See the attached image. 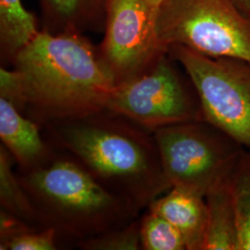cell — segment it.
I'll use <instances>...</instances> for the list:
<instances>
[{
    "instance_id": "cell-14",
    "label": "cell",
    "mask_w": 250,
    "mask_h": 250,
    "mask_svg": "<svg viewBox=\"0 0 250 250\" xmlns=\"http://www.w3.org/2000/svg\"><path fill=\"white\" fill-rule=\"evenodd\" d=\"M15 161L3 144L0 145V204L1 210L25 224L42 228L36 208L25 189L20 182L18 174L12 170Z\"/></svg>"
},
{
    "instance_id": "cell-13",
    "label": "cell",
    "mask_w": 250,
    "mask_h": 250,
    "mask_svg": "<svg viewBox=\"0 0 250 250\" xmlns=\"http://www.w3.org/2000/svg\"><path fill=\"white\" fill-rule=\"evenodd\" d=\"M38 32L36 17L23 8L21 0H0L2 59L13 62L16 55Z\"/></svg>"
},
{
    "instance_id": "cell-15",
    "label": "cell",
    "mask_w": 250,
    "mask_h": 250,
    "mask_svg": "<svg viewBox=\"0 0 250 250\" xmlns=\"http://www.w3.org/2000/svg\"><path fill=\"white\" fill-rule=\"evenodd\" d=\"M0 250H58V232L53 228H36L0 211Z\"/></svg>"
},
{
    "instance_id": "cell-10",
    "label": "cell",
    "mask_w": 250,
    "mask_h": 250,
    "mask_svg": "<svg viewBox=\"0 0 250 250\" xmlns=\"http://www.w3.org/2000/svg\"><path fill=\"white\" fill-rule=\"evenodd\" d=\"M146 209L172 224L184 237L188 250H204L207 230L205 197L171 188L155 199Z\"/></svg>"
},
{
    "instance_id": "cell-18",
    "label": "cell",
    "mask_w": 250,
    "mask_h": 250,
    "mask_svg": "<svg viewBox=\"0 0 250 250\" xmlns=\"http://www.w3.org/2000/svg\"><path fill=\"white\" fill-rule=\"evenodd\" d=\"M83 250H142L140 219L125 226L93 236L77 243Z\"/></svg>"
},
{
    "instance_id": "cell-6",
    "label": "cell",
    "mask_w": 250,
    "mask_h": 250,
    "mask_svg": "<svg viewBox=\"0 0 250 250\" xmlns=\"http://www.w3.org/2000/svg\"><path fill=\"white\" fill-rule=\"evenodd\" d=\"M197 92L204 121L250 152V62L213 58L184 45L169 47Z\"/></svg>"
},
{
    "instance_id": "cell-1",
    "label": "cell",
    "mask_w": 250,
    "mask_h": 250,
    "mask_svg": "<svg viewBox=\"0 0 250 250\" xmlns=\"http://www.w3.org/2000/svg\"><path fill=\"white\" fill-rule=\"evenodd\" d=\"M12 65L0 69V97L44 126L107 109L116 88L99 47L79 33L39 31Z\"/></svg>"
},
{
    "instance_id": "cell-9",
    "label": "cell",
    "mask_w": 250,
    "mask_h": 250,
    "mask_svg": "<svg viewBox=\"0 0 250 250\" xmlns=\"http://www.w3.org/2000/svg\"><path fill=\"white\" fill-rule=\"evenodd\" d=\"M0 138L1 144L20 165L21 171L42 167L55 157L36 122L26 118L13 103L1 97Z\"/></svg>"
},
{
    "instance_id": "cell-7",
    "label": "cell",
    "mask_w": 250,
    "mask_h": 250,
    "mask_svg": "<svg viewBox=\"0 0 250 250\" xmlns=\"http://www.w3.org/2000/svg\"><path fill=\"white\" fill-rule=\"evenodd\" d=\"M165 54L149 70L116 85L107 110L155 130L182 123L204 121L196 89Z\"/></svg>"
},
{
    "instance_id": "cell-11",
    "label": "cell",
    "mask_w": 250,
    "mask_h": 250,
    "mask_svg": "<svg viewBox=\"0 0 250 250\" xmlns=\"http://www.w3.org/2000/svg\"><path fill=\"white\" fill-rule=\"evenodd\" d=\"M45 31L79 33L105 25L106 0H41Z\"/></svg>"
},
{
    "instance_id": "cell-5",
    "label": "cell",
    "mask_w": 250,
    "mask_h": 250,
    "mask_svg": "<svg viewBox=\"0 0 250 250\" xmlns=\"http://www.w3.org/2000/svg\"><path fill=\"white\" fill-rule=\"evenodd\" d=\"M161 45L250 62V16L232 0H165L157 13Z\"/></svg>"
},
{
    "instance_id": "cell-4",
    "label": "cell",
    "mask_w": 250,
    "mask_h": 250,
    "mask_svg": "<svg viewBox=\"0 0 250 250\" xmlns=\"http://www.w3.org/2000/svg\"><path fill=\"white\" fill-rule=\"evenodd\" d=\"M153 134L171 188L202 197L231 178L247 150L206 121L168 125Z\"/></svg>"
},
{
    "instance_id": "cell-3",
    "label": "cell",
    "mask_w": 250,
    "mask_h": 250,
    "mask_svg": "<svg viewBox=\"0 0 250 250\" xmlns=\"http://www.w3.org/2000/svg\"><path fill=\"white\" fill-rule=\"evenodd\" d=\"M42 228L78 242L123 227L139 210L104 188L70 157L55 156L42 167L21 171Z\"/></svg>"
},
{
    "instance_id": "cell-8",
    "label": "cell",
    "mask_w": 250,
    "mask_h": 250,
    "mask_svg": "<svg viewBox=\"0 0 250 250\" xmlns=\"http://www.w3.org/2000/svg\"><path fill=\"white\" fill-rule=\"evenodd\" d=\"M99 51L116 85L142 74L168 51L146 0H106L105 36Z\"/></svg>"
},
{
    "instance_id": "cell-2",
    "label": "cell",
    "mask_w": 250,
    "mask_h": 250,
    "mask_svg": "<svg viewBox=\"0 0 250 250\" xmlns=\"http://www.w3.org/2000/svg\"><path fill=\"white\" fill-rule=\"evenodd\" d=\"M50 142L139 211L171 188L151 131L109 110L45 125Z\"/></svg>"
},
{
    "instance_id": "cell-17",
    "label": "cell",
    "mask_w": 250,
    "mask_h": 250,
    "mask_svg": "<svg viewBox=\"0 0 250 250\" xmlns=\"http://www.w3.org/2000/svg\"><path fill=\"white\" fill-rule=\"evenodd\" d=\"M142 250H188L184 237L166 219L151 211L140 218Z\"/></svg>"
},
{
    "instance_id": "cell-20",
    "label": "cell",
    "mask_w": 250,
    "mask_h": 250,
    "mask_svg": "<svg viewBox=\"0 0 250 250\" xmlns=\"http://www.w3.org/2000/svg\"><path fill=\"white\" fill-rule=\"evenodd\" d=\"M164 1L165 0H146V3L148 4L149 8L156 14V18H157V13L161 8V5L164 3Z\"/></svg>"
},
{
    "instance_id": "cell-12",
    "label": "cell",
    "mask_w": 250,
    "mask_h": 250,
    "mask_svg": "<svg viewBox=\"0 0 250 250\" xmlns=\"http://www.w3.org/2000/svg\"><path fill=\"white\" fill-rule=\"evenodd\" d=\"M207 230L204 250H239L230 179L205 197Z\"/></svg>"
},
{
    "instance_id": "cell-16",
    "label": "cell",
    "mask_w": 250,
    "mask_h": 250,
    "mask_svg": "<svg viewBox=\"0 0 250 250\" xmlns=\"http://www.w3.org/2000/svg\"><path fill=\"white\" fill-rule=\"evenodd\" d=\"M238 249L250 250V152L245 150L230 178Z\"/></svg>"
},
{
    "instance_id": "cell-19",
    "label": "cell",
    "mask_w": 250,
    "mask_h": 250,
    "mask_svg": "<svg viewBox=\"0 0 250 250\" xmlns=\"http://www.w3.org/2000/svg\"><path fill=\"white\" fill-rule=\"evenodd\" d=\"M232 1L239 9L250 16V0H232Z\"/></svg>"
}]
</instances>
